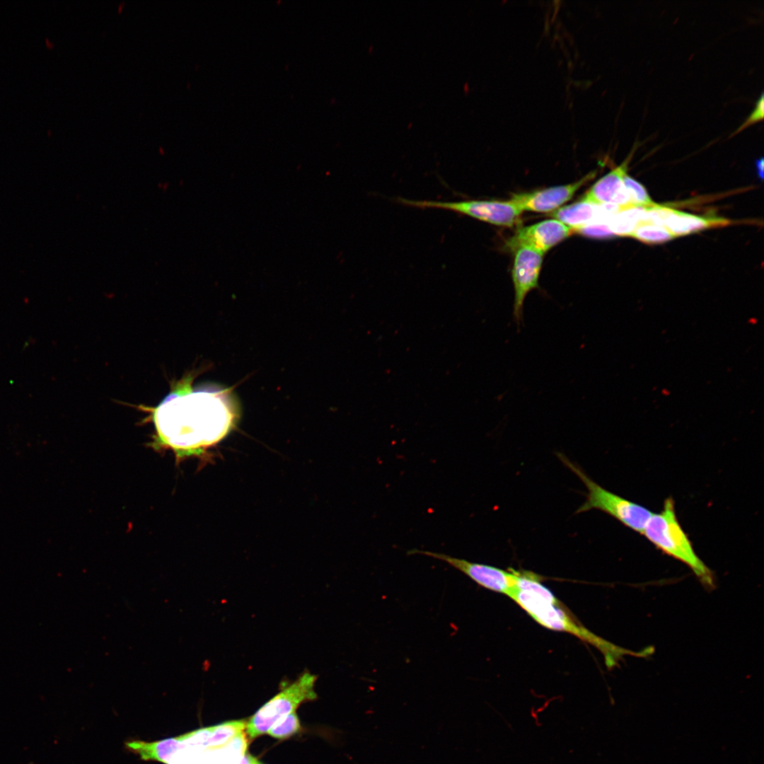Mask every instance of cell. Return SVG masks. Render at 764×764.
I'll use <instances>...</instances> for the list:
<instances>
[{"label": "cell", "instance_id": "1", "mask_svg": "<svg viewBox=\"0 0 764 764\" xmlns=\"http://www.w3.org/2000/svg\"><path fill=\"white\" fill-rule=\"evenodd\" d=\"M192 381L190 375L175 383L152 410L159 439L176 449L212 445L226 434L233 422V400L228 391L194 390Z\"/></svg>", "mask_w": 764, "mask_h": 764}, {"label": "cell", "instance_id": "2", "mask_svg": "<svg viewBox=\"0 0 764 764\" xmlns=\"http://www.w3.org/2000/svg\"><path fill=\"white\" fill-rule=\"evenodd\" d=\"M516 583L509 596L543 626L572 634L598 649L608 668H613L626 655L646 657L653 652L648 647L633 652L617 646L591 632L564 609L553 594L531 572L517 571Z\"/></svg>", "mask_w": 764, "mask_h": 764}, {"label": "cell", "instance_id": "3", "mask_svg": "<svg viewBox=\"0 0 764 764\" xmlns=\"http://www.w3.org/2000/svg\"><path fill=\"white\" fill-rule=\"evenodd\" d=\"M642 533L664 553L686 565L704 586L714 588L713 573L695 552L677 519L672 498L665 500L659 513L652 514Z\"/></svg>", "mask_w": 764, "mask_h": 764}, {"label": "cell", "instance_id": "4", "mask_svg": "<svg viewBox=\"0 0 764 764\" xmlns=\"http://www.w3.org/2000/svg\"><path fill=\"white\" fill-rule=\"evenodd\" d=\"M558 458L578 476L587 489L586 501L575 514L598 509L613 516L630 529L642 533L652 515L648 509L615 494L591 479L578 465L559 453Z\"/></svg>", "mask_w": 764, "mask_h": 764}, {"label": "cell", "instance_id": "5", "mask_svg": "<svg viewBox=\"0 0 764 764\" xmlns=\"http://www.w3.org/2000/svg\"><path fill=\"white\" fill-rule=\"evenodd\" d=\"M317 678L306 671L291 683L282 682L281 690L246 722L245 730L248 738L253 740L267 733L276 722L295 712L301 703L316 700Z\"/></svg>", "mask_w": 764, "mask_h": 764}, {"label": "cell", "instance_id": "6", "mask_svg": "<svg viewBox=\"0 0 764 764\" xmlns=\"http://www.w3.org/2000/svg\"><path fill=\"white\" fill-rule=\"evenodd\" d=\"M397 202L407 207L451 211L493 225L505 227L514 226L523 213L511 200L434 201L412 200L398 197Z\"/></svg>", "mask_w": 764, "mask_h": 764}, {"label": "cell", "instance_id": "7", "mask_svg": "<svg viewBox=\"0 0 764 764\" xmlns=\"http://www.w3.org/2000/svg\"><path fill=\"white\" fill-rule=\"evenodd\" d=\"M409 555H422L446 562L464 573L480 586L509 596L516 586L517 571H508L485 564L475 563L443 553L412 549Z\"/></svg>", "mask_w": 764, "mask_h": 764}, {"label": "cell", "instance_id": "8", "mask_svg": "<svg viewBox=\"0 0 764 764\" xmlns=\"http://www.w3.org/2000/svg\"><path fill=\"white\" fill-rule=\"evenodd\" d=\"M543 255L526 246H521L515 250L511 270L514 290L513 317L518 327L522 323L523 303L527 294L539 287L538 279Z\"/></svg>", "mask_w": 764, "mask_h": 764}, {"label": "cell", "instance_id": "9", "mask_svg": "<svg viewBox=\"0 0 764 764\" xmlns=\"http://www.w3.org/2000/svg\"><path fill=\"white\" fill-rule=\"evenodd\" d=\"M596 175L592 171L572 183L551 187L530 192L513 194L510 199L522 212H550L568 202L576 192Z\"/></svg>", "mask_w": 764, "mask_h": 764}, {"label": "cell", "instance_id": "10", "mask_svg": "<svg viewBox=\"0 0 764 764\" xmlns=\"http://www.w3.org/2000/svg\"><path fill=\"white\" fill-rule=\"evenodd\" d=\"M572 231L570 227L557 219H547L519 228L509 240L507 245L514 250L526 246L544 255L569 236Z\"/></svg>", "mask_w": 764, "mask_h": 764}, {"label": "cell", "instance_id": "11", "mask_svg": "<svg viewBox=\"0 0 764 764\" xmlns=\"http://www.w3.org/2000/svg\"><path fill=\"white\" fill-rule=\"evenodd\" d=\"M633 151L619 166L596 182L584 194L582 199L596 205L613 204L620 207L632 206L623 183Z\"/></svg>", "mask_w": 764, "mask_h": 764}, {"label": "cell", "instance_id": "12", "mask_svg": "<svg viewBox=\"0 0 764 764\" xmlns=\"http://www.w3.org/2000/svg\"><path fill=\"white\" fill-rule=\"evenodd\" d=\"M620 207L613 204L596 205L581 199L579 202L558 208L550 214L572 230H578L587 225L606 224L620 210Z\"/></svg>", "mask_w": 764, "mask_h": 764}, {"label": "cell", "instance_id": "13", "mask_svg": "<svg viewBox=\"0 0 764 764\" xmlns=\"http://www.w3.org/2000/svg\"><path fill=\"white\" fill-rule=\"evenodd\" d=\"M248 741L245 731L221 745H208L206 741L190 755L188 764H239Z\"/></svg>", "mask_w": 764, "mask_h": 764}, {"label": "cell", "instance_id": "14", "mask_svg": "<svg viewBox=\"0 0 764 764\" xmlns=\"http://www.w3.org/2000/svg\"><path fill=\"white\" fill-rule=\"evenodd\" d=\"M729 224V221L724 219L698 216L668 208L664 221V227L676 238Z\"/></svg>", "mask_w": 764, "mask_h": 764}, {"label": "cell", "instance_id": "15", "mask_svg": "<svg viewBox=\"0 0 764 764\" xmlns=\"http://www.w3.org/2000/svg\"><path fill=\"white\" fill-rule=\"evenodd\" d=\"M647 208L630 206L621 209L607 222L608 227L613 235L630 236L636 227L646 221Z\"/></svg>", "mask_w": 764, "mask_h": 764}, {"label": "cell", "instance_id": "16", "mask_svg": "<svg viewBox=\"0 0 764 764\" xmlns=\"http://www.w3.org/2000/svg\"><path fill=\"white\" fill-rule=\"evenodd\" d=\"M630 237L647 244L663 243L675 238L665 227L650 222L640 223Z\"/></svg>", "mask_w": 764, "mask_h": 764}, {"label": "cell", "instance_id": "17", "mask_svg": "<svg viewBox=\"0 0 764 764\" xmlns=\"http://www.w3.org/2000/svg\"><path fill=\"white\" fill-rule=\"evenodd\" d=\"M623 183L632 206L649 208L656 204L641 183L627 174L623 176Z\"/></svg>", "mask_w": 764, "mask_h": 764}, {"label": "cell", "instance_id": "18", "mask_svg": "<svg viewBox=\"0 0 764 764\" xmlns=\"http://www.w3.org/2000/svg\"><path fill=\"white\" fill-rule=\"evenodd\" d=\"M300 729V722L295 711L276 722L267 733L276 739H286L299 731Z\"/></svg>", "mask_w": 764, "mask_h": 764}, {"label": "cell", "instance_id": "19", "mask_svg": "<svg viewBox=\"0 0 764 764\" xmlns=\"http://www.w3.org/2000/svg\"><path fill=\"white\" fill-rule=\"evenodd\" d=\"M763 115H764V96H763V93H762L761 95H760V97L758 100V101H757V103L756 104V106H755L753 110L752 111V112L749 115V116L746 118V120L742 123V125H740L736 129V130L734 131L731 134V137L734 136V134H736L739 133L740 132H741L742 130H743L746 128L748 127L749 126L753 125L754 123L763 120Z\"/></svg>", "mask_w": 764, "mask_h": 764}, {"label": "cell", "instance_id": "20", "mask_svg": "<svg viewBox=\"0 0 764 764\" xmlns=\"http://www.w3.org/2000/svg\"><path fill=\"white\" fill-rule=\"evenodd\" d=\"M239 764H260V762L250 753H245Z\"/></svg>", "mask_w": 764, "mask_h": 764}, {"label": "cell", "instance_id": "21", "mask_svg": "<svg viewBox=\"0 0 764 764\" xmlns=\"http://www.w3.org/2000/svg\"><path fill=\"white\" fill-rule=\"evenodd\" d=\"M756 167L758 176L761 180L763 179V158L757 159L756 161Z\"/></svg>", "mask_w": 764, "mask_h": 764}, {"label": "cell", "instance_id": "22", "mask_svg": "<svg viewBox=\"0 0 764 764\" xmlns=\"http://www.w3.org/2000/svg\"><path fill=\"white\" fill-rule=\"evenodd\" d=\"M260 764H262V763H260Z\"/></svg>", "mask_w": 764, "mask_h": 764}]
</instances>
